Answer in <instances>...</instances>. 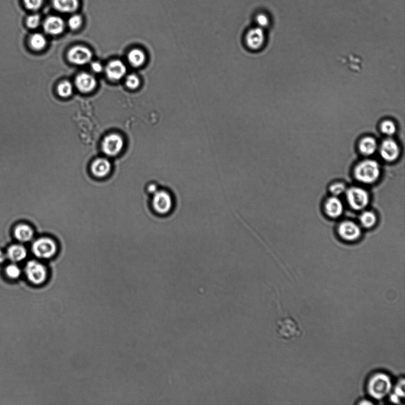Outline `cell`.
<instances>
[{
  "instance_id": "6da1fadb",
  "label": "cell",
  "mask_w": 405,
  "mask_h": 405,
  "mask_svg": "<svg viewBox=\"0 0 405 405\" xmlns=\"http://www.w3.org/2000/svg\"><path fill=\"white\" fill-rule=\"evenodd\" d=\"M382 170L377 161L366 159L357 164L354 168L353 174L360 183L370 184L376 182L380 178Z\"/></svg>"
},
{
  "instance_id": "7a4b0ae2",
  "label": "cell",
  "mask_w": 405,
  "mask_h": 405,
  "mask_svg": "<svg viewBox=\"0 0 405 405\" xmlns=\"http://www.w3.org/2000/svg\"><path fill=\"white\" fill-rule=\"evenodd\" d=\"M277 334L286 342H292L299 339L302 334L301 325L291 315H284L276 322Z\"/></svg>"
},
{
  "instance_id": "3957f363",
  "label": "cell",
  "mask_w": 405,
  "mask_h": 405,
  "mask_svg": "<svg viewBox=\"0 0 405 405\" xmlns=\"http://www.w3.org/2000/svg\"><path fill=\"white\" fill-rule=\"evenodd\" d=\"M346 196L348 204L354 211L364 210L368 206L370 200L368 190L359 186L348 188Z\"/></svg>"
},
{
  "instance_id": "277c9868",
  "label": "cell",
  "mask_w": 405,
  "mask_h": 405,
  "mask_svg": "<svg viewBox=\"0 0 405 405\" xmlns=\"http://www.w3.org/2000/svg\"><path fill=\"white\" fill-rule=\"evenodd\" d=\"M174 202L173 196L169 191L158 190L153 194L152 207L154 211L160 216H167L173 211Z\"/></svg>"
},
{
  "instance_id": "5b68a950",
  "label": "cell",
  "mask_w": 405,
  "mask_h": 405,
  "mask_svg": "<svg viewBox=\"0 0 405 405\" xmlns=\"http://www.w3.org/2000/svg\"><path fill=\"white\" fill-rule=\"evenodd\" d=\"M56 242L49 238H42L38 239L32 246L34 254L40 259H50L55 256L57 252Z\"/></svg>"
},
{
  "instance_id": "8992f818",
  "label": "cell",
  "mask_w": 405,
  "mask_h": 405,
  "mask_svg": "<svg viewBox=\"0 0 405 405\" xmlns=\"http://www.w3.org/2000/svg\"><path fill=\"white\" fill-rule=\"evenodd\" d=\"M28 279L34 285H42L48 278L46 268L36 260H30L25 267Z\"/></svg>"
},
{
  "instance_id": "52a82bcc",
  "label": "cell",
  "mask_w": 405,
  "mask_h": 405,
  "mask_svg": "<svg viewBox=\"0 0 405 405\" xmlns=\"http://www.w3.org/2000/svg\"><path fill=\"white\" fill-rule=\"evenodd\" d=\"M266 42L264 30L256 26L248 30L244 35L246 46L251 50L257 51L262 49Z\"/></svg>"
},
{
  "instance_id": "ba28073f",
  "label": "cell",
  "mask_w": 405,
  "mask_h": 405,
  "mask_svg": "<svg viewBox=\"0 0 405 405\" xmlns=\"http://www.w3.org/2000/svg\"><path fill=\"white\" fill-rule=\"evenodd\" d=\"M340 237L346 242H355L361 238L362 230L360 226L352 220H344L338 226Z\"/></svg>"
},
{
  "instance_id": "9c48e42d",
  "label": "cell",
  "mask_w": 405,
  "mask_h": 405,
  "mask_svg": "<svg viewBox=\"0 0 405 405\" xmlns=\"http://www.w3.org/2000/svg\"><path fill=\"white\" fill-rule=\"evenodd\" d=\"M379 151L382 160L388 162L396 161L400 154V146L395 140L390 138L382 142Z\"/></svg>"
},
{
  "instance_id": "30bf717a",
  "label": "cell",
  "mask_w": 405,
  "mask_h": 405,
  "mask_svg": "<svg viewBox=\"0 0 405 405\" xmlns=\"http://www.w3.org/2000/svg\"><path fill=\"white\" fill-rule=\"evenodd\" d=\"M124 140L120 135L112 134L105 137L102 144V148L105 154L116 156L122 150Z\"/></svg>"
},
{
  "instance_id": "8fae6325",
  "label": "cell",
  "mask_w": 405,
  "mask_h": 405,
  "mask_svg": "<svg viewBox=\"0 0 405 405\" xmlns=\"http://www.w3.org/2000/svg\"><path fill=\"white\" fill-rule=\"evenodd\" d=\"M92 53L87 48L81 46L73 47L69 50L68 58L76 65H84L90 62Z\"/></svg>"
},
{
  "instance_id": "7c38bea8",
  "label": "cell",
  "mask_w": 405,
  "mask_h": 405,
  "mask_svg": "<svg viewBox=\"0 0 405 405\" xmlns=\"http://www.w3.org/2000/svg\"><path fill=\"white\" fill-rule=\"evenodd\" d=\"M324 212L330 218L336 219L342 216L344 212V204L339 198L332 196L324 204Z\"/></svg>"
},
{
  "instance_id": "4fadbf2b",
  "label": "cell",
  "mask_w": 405,
  "mask_h": 405,
  "mask_svg": "<svg viewBox=\"0 0 405 405\" xmlns=\"http://www.w3.org/2000/svg\"><path fill=\"white\" fill-rule=\"evenodd\" d=\"M108 78L111 80L116 81L122 78L126 72V66L119 60H112L106 66Z\"/></svg>"
},
{
  "instance_id": "5bb4252c",
  "label": "cell",
  "mask_w": 405,
  "mask_h": 405,
  "mask_svg": "<svg viewBox=\"0 0 405 405\" xmlns=\"http://www.w3.org/2000/svg\"><path fill=\"white\" fill-rule=\"evenodd\" d=\"M75 84L80 91L88 93L94 90L96 86V80L93 76L82 73L76 76Z\"/></svg>"
},
{
  "instance_id": "9a60e30c",
  "label": "cell",
  "mask_w": 405,
  "mask_h": 405,
  "mask_svg": "<svg viewBox=\"0 0 405 405\" xmlns=\"http://www.w3.org/2000/svg\"><path fill=\"white\" fill-rule=\"evenodd\" d=\"M110 162L106 158H98L91 166L92 174L98 178L106 177L110 174Z\"/></svg>"
},
{
  "instance_id": "2e32d148",
  "label": "cell",
  "mask_w": 405,
  "mask_h": 405,
  "mask_svg": "<svg viewBox=\"0 0 405 405\" xmlns=\"http://www.w3.org/2000/svg\"><path fill=\"white\" fill-rule=\"evenodd\" d=\"M65 24L60 17L51 16L44 22V28L47 34L57 35L62 34L64 30Z\"/></svg>"
},
{
  "instance_id": "e0dca14e",
  "label": "cell",
  "mask_w": 405,
  "mask_h": 405,
  "mask_svg": "<svg viewBox=\"0 0 405 405\" xmlns=\"http://www.w3.org/2000/svg\"><path fill=\"white\" fill-rule=\"evenodd\" d=\"M358 148L363 156H371L377 150L378 142L373 137L366 136L360 140Z\"/></svg>"
},
{
  "instance_id": "ac0fdd59",
  "label": "cell",
  "mask_w": 405,
  "mask_h": 405,
  "mask_svg": "<svg viewBox=\"0 0 405 405\" xmlns=\"http://www.w3.org/2000/svg\"><path fill=\"white\" fill-rule=\"evenodd\" d=\"M390 385V382L386 376H378L371 384V390L373 394L376 397H381L386 394Z\"/></svg>"
},
{
  "instance_id": "d6986e66",
  "label": "cell",
  "mask_w": 405,
  "mask_h": 405,
  "mask_svg": "<svg viewBox=\"0 0 405 405\" xmlns=\"http://www.w3.org/2000/svg\"><path fill=\"white\" fill-rule=\"evenodd\" d=\"M34 235L33 229L30 226L25 224H19L14 229V236L21 242H30Z\"/></svg>"
},
{
  "instance_id": "ffe728a7",
  "label": "cell",
  "mask_w": 405,
  "mask_h": 405,
  "mask_svg": "<svg viewBox=\"0 0 405 405\" xmlns=\"http://www.w3.org/2000/svg\"><path fill=\"white\" fill-rule=\"evenodd\" d=\"M27 250L22 245L14 244L8 248V257L12 262H18L23 260L27 256Z\"/></svg>"
},
{
  "instance_id": "44dd1931",
  "label": "cell",
  "mask_w": 405,
  "mask_h": 405,
  "mask_svg": "<svg viewBox=\"0 0 405 405\" xmlns=\"http://www.w3.org/2000/svg\"><path fill=\"white\" fill-rule=\"evenodd\" d=\"M54 8L56 10L70 14L76 10L78 8V0H53Z\"/></svg>"
},
{
  "instance_id": "7402d4cb",
  "label": "cell",
  "mask_w": 405,
  "mask_h": 405,
  "mask_svg": "<svg viewBox=\"0 0 405 405\" xmlns=\"http://www.w3.org/2000/svg\"><path fill=\"white\" fill-rule=\"evenodd\" d=\"M359 220L362 228L370 229L376 226L378 222V216L374 212L366 210L360 214Z\"/></svg>"
},
{
  "instance_id": "603a6c76",
  "label": "cell",
  "mask_w": 405,
  "mask_h": 405,
  "mask_svg": "<svg viewBox=\"0 0 405 405\" xmlns=\"http://www.w3.org/2000/svg\"><path fill=\"white\" fill-rule=\"evenodd\" d=\"M146 56L142 50L134 49L130 51L128 54V60L130 64L135 68L142 66L145 62Z\"/></svg>"
},
{
  "instance_id": "cb8c5ba5",
  "label": "cell",
  "mask_w": 405,
  "mask_h": 405,
  "mask_svg": "<svg viewBox=\"0 0 405 405\" xmlns=\"http://www.w3.org/2000/svg\"><path fill=\"white\" fill-rule=\"evenodd\" d=\"M30 44L32 48L35 50H42L46 46V38L42 34H34L30 38Z\"/></svg>"
},
{
  "instance_id": "d4e9b609",
  "label": "cell",
  "mask_w": 405,
  "mask_h": 405,
  "mask_svg": "<svg viewBox=\"0 0 405 405\" xmlns=\"http://www.w3.org/2000/svg\"><path fill=\"white\" fill-rule=\"evenodd\" d=\"M254 22L256 26L266 30L270 26V18L266 12H259L254 16Z\"/></svg>"
},
{
  "instance_id": "484cf974",
  "label": "cell",
  "mask_w": 405,
  "mask_h": 405,
  "mask_svg": "<svg viewBox=\"0 0 405 405\" xmlns=\"http://www.w3.org/2000/svg\"><path fill=\"white\" fill-rule=\"evenodd\" d=\"M380 130L384 134L390 136L396 132V124L391 120H384L380 125Z\"/></svg>"
},
{
  "instance_id": "4316f807",
  "label": "cell",
  "mask_w": 405,
  "mask_h": 405,
  "mask_svg": "<svg viewBox=\"0 0 405 405\" xmlns=\"http://www.w3.org/2000/svg\"><path fill=\"white\" fill-rule=\"evenodd\" d=\"M346 184L341 182H337L332 184L329 189L332 196L337 197L346 194Z\"/></svg>"
},
{
  "instance_id": "83f0119b",
  "label": "cell",
  "mask_w": 405,
  "mask_h": 405,
  "mask_svg": "<svg viewBox=\"0 0 405 405\" xmlns=\"http://www.w3.org/2000/svg\"><path fill=\"white\" fill-rule=\"evenodd\" d=\"M58 93L60 96L66 98L72 94V86L71 82L64 81L60 82L58 86Z\"/></svg>"
},
{
  "instance_id": "f1b7e54d",
  "label": "cell",
  "mask_w": 405,
  "mask_h": 405,
  "mask_svg": "<svg viewBox=\"0 0 405 405\" xmlns=\"http://www.w3.org/2000/svg\"><path fill=\"white\" fill-rule=\"evenodd\" d=\"M6 272L10 278L16 279L20 276L21 270L17 266L12 264L6 268Z\"/></svg>"
},
{
  "instance_id": "f546056e",
  "label": "cell",
  "mask_w": 405,
  "mask_h": 405,
  "mask_svg": "<svg viewBox=\"0 0 405 405\" xmlns=\"http://www.w3.org/2000/svg\"><path fill=\"white\" fill-rule=\"evenodd\" d=\"M68 24L69 27L72 30H76L81 26L82 24V18L79 15H73L69 18Z\"/></svg>"
},
{
  "instance_id": "4dcf8cb0",
  "label": "cell",
  "mask_w": 405,
  "mask_h": 405,
  "mask_svg": "<svg viewBox=\"0 0 405 405\" xmlns=\"http://www.w3.org/2000/svg\"><path fill=\"white\" fill-rule=\"evenodd\" d=\"M140 82L138 76L134 74L128 76L126 82L127 87L130 89H136L138 88Z\"/></svg>"
},
{
  "instance_id": "1f68e13d",
  "label": "cell",
  "mask_w": 405,
  "mask_h": 405,
  "mask_svg": "<svg viewBox=\"0 0 405 405\" xmlns=\"http://www.w3.org/2000/svg\"><path fill=\"white\" fill-rule=\"evenodd\" d=\"M26 7L31 10H36L42 5L43 0H24Z\"/></svg>"
},
{
  "instance_id": "d6a6232c",
  "label": "cell",
  "mask_w": 405,
  "mask_h": 405,
  "mask_svg": "<svg viewBox=\"0 0 405 405\" xmlns=\"http://www.w3.org/2000/svg\"><path fill=\"white\" fill-rule=\"evenodd\" d=\"M40 16L34 14L28 18L27 25L28 28H36L40 25Z\"/></svg>"
},
{
  "instance_id": "836d02e7",
  "label": "cell",
  "mask_w": 405,
  "mask_h": 405,
  "mask_svg": "<svg viewBox=\"0 0 405 405\" xmlns=\"http://www.w3.org/2000/svg\"><path fill=\"white\" fill-rule=\"evenodd\" d=\"M92 68L95 72L100 73L103 70V66H102L100 62H94L92 63Z\"/></svg>"
},
{
  "instance_id": "e575fe53",
  "label": "cell",
  "mask_w": 405,
  "mask_h": 405,
  "mask_svg": "<svg viewBox=\"0 0 405 405\" xmlns=\"http://www.w3.org/2000/svg\"><path fill=\"white\" fill-rule=\"evenodd\" d=\"M158 190V186L155 184H150L148 189V192L151 194H154L156 192H157Z\"/></svg>"
},
{
  "instance_id": "d590c367",
  "label": "cell",
  "mask_w": 405,
  "mask_h": 405,
  "mask_svg": "<svg viewBox=\"0 0 405 405\" xmlns=\"http://www.w3.org/2000/svg\"><path fill=\"white\" fill-rule=\"evenodd\" d=\"M6 260V255L0 250V263H2Z\"/></svg>"
}]
</instances>
